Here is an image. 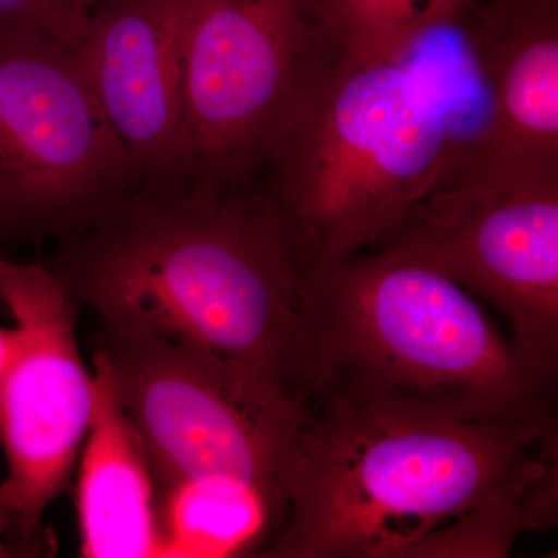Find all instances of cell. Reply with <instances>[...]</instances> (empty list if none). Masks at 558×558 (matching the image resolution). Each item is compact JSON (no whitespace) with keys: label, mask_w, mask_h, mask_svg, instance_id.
<instances>
[{"label":"cell","mask_w":558,"mask_h":558,"mask_svg":"<svg viewBox=\"0 0 558 558\" xmlns=\"http://www.w3.org/2000/svg\"><path fill=\"white\" fill-rule=\"evenodd\" d=\"M0 306L20 343L0 387V483L33 556L43 550V519L75 469L94 410V376L76 341V304L40 263L0 255Z\"/></svg>","instance_id":"9c48e42d"},{"label":"cell","mask_w":558,"mask_h":558,"mask_svg":"<svg viewBox=\"0 0 558 558\" xmlns=\"http://www.w3.org/2000/svg\"><path fill=\"white\" fill-rule=\"evenodd\" d=\"M469 16L461 31L488 113L465 148L502 165L558 167V0H488Z\"/></svg>","instance_id":"8fae6325"},{"label":"cell","mask_w":558,"mask_h":558,"mask_svg":"<svg viewBox=\"0 0 558 558\" xmlns=\"http://www.w3.org/2000/svg\"><path fill=\"white\" fill-rule=\"evenodd\" d=\"M160 557H259L284 526L282 495L242 481L202 476L159 492Z\"/></svg>","instance_id":"4fadbf2b"},{"label":"cell","mask_w":558,"mask_h":558,"mask_svg":"<svg viewBox=\"0 0 558 558\" xmlns=\"http://www.w3.org/2000/svg\"><path fill=\"white\" fill-rule=\"evenodd\" d=\"M94 351L108 363L159 492L220 476L284 497L282 469L303 407L278 381L134 326L101 325Z\"/></svg>","instance_id":"52a82bcc"},{"label":"cell","mask_w":558,"mask_h":558,"mask_svg":"<svg viewBox=\"0 0 558 558\" xmlns=\"http://www.w3.org/2000/svg\"><path fill=\"white\" fill-rule=\"evenodd\" d=\"M469 0H310L340 57L360 64L405 61L461 16Z\"/></svg>","instance_id":"5bb4252c"},{"label":"cell","mask_w":558,"mask_h":558,"mask_svg":"<svg viewBox=\"0 0 558 558\" xmlns=\"http://www.w3.org/2000/svg\"><path fill=\"white\" fill-rule=\"evenodd\" d=\"M557 417L369 400L303 407L260 558L508 557L557 519Z\"/></svg>","instance_id":"6da1fadb"},{"label":"cell","mask_w":558,"mask_h":558,"mask_svg":"<svg viewBox=\"0 0 558 558\" xmlns=\"http://www.w3.org/2000/svg\"><path fill=\"white\" fill-rule=\"evenodd\" d=\"M462 142L421 70L340 57L259 182L303 266L347 258L398 226Z\"/></svg>","instance_id":"277c9868"},{"label":"cell","mask_w":558,"mask_h":558,"mask_svg":"<svg viewBox=\"0 0 558 558\" xmlns=\"http://www.w3.org/2000/svg\"><path fill=\"white\" fill-rule=\"evenodd\" d=\"M43 263L101 325L185 341L293 398L304 266L259 180L134 186Z\"/></svg>","instance_id":"7a4b0ae2"},{"label":"cell","mask_w":558,"mask_h":558,"mask_svg":"<svg viewBox=\"0 0 558 558\" xmlns=\"http://www.w3.org/2000/svg\"><path fill=\"white\" fill-rule=\"evenodd\" d=\"M94 410L81 450V557H160L159 488L108 363L94 351Z\"/></svg>","instance_id":"7c38bea8"},{"label":"cell","mask_w":558,"mask_h":558,"mask_svg":"<svg viewBox=\"0 0 558 558\" xmlns=\"http://www.w3.org/2000/svg\"><path fill=\"white\" fill-rule=\"evenodd\" d=\"M186 0H105L75 47L130 159L134 186L175 180Z\"/></svg>","instance_id":"30bf717a"},{"label":"cell","mask_w":558,"mask_h":558,"mask_svg":"<svg viewBox=\"0 0 558 558\" xmlns=\"http://www.w3.org/2000/svg\"><path fill=\"white\" fill-rule=\"evenodd\" d=\"M32 556L17 535L16 517L0 488V558Z\"/></svg>","instance_id":"2e32d148"},{"label":"cell","mask_w":558,"mask_h":558,"mask_svg":"<svg viewBox=\"0 0 558 558\" xmlns=\"http://www.w3.org/2000/svg\"><path fill=\"white\" fill-rule=\"evenodd\" d=\"M301 407L369 400L468 416L550 411L468 290L424 264L369 250L304 264L292 381Z\"/></svg>","instance_id":"3957f363"},{"label":"cell","mask_w":558,"mask_h":558,"mask_svg":"<svg viewBox=\"0 0 558 558\" xmlns=\"http://www.w3.org/2000/svg\"><path fill=\"white\" fill-rule=\"evenodd\" d=\"M371 250L439 271L508 319L545 387L558 373V167L483 159L462 142L439 182Z\"/></svg>","instance_id":"8992f818"},{"label":"cell","mask_w":558,"mask_h":558,"mask_svg":"<svg viewBox=\"0 0 558 558\" xmlns=\"http://www.w3.org/2000/svg\"><path fill=\"white\" fill-rule=\"evenodd\" d=\"M87 22L89 11L75 0H0V28L43 33L73 49L83 39Z\"/></svg>","instance_id":"9a60e30c"},{"label":"cell","mask_w":558,"mask_h":558,"mask_svg":"<svg viewBox=\"0 0 558 558\" xmlns=\"http://www.w3.org/2000/svg\"><path fill=\"white\" fill-rule=\"evenodd\" d=\"M339 60L310 0H186L174 182L259 180Z\"/></svg>","instance_id":"5b68a950"},{"label":"cell","mask_w":558,"mask_h":558,"mask_svg":"<svg viewBox=\"0 0 558 558\" xmlns=\"http://www.w3.org/2000/svg\"><path fill=\"white\" fill-rule=\"evenodd\" d=\"M17 343H20V333H17L16 326L13 328L0 326V387H2L14 355H16Z\"/></svg>","instance_id":"e0dca14e"},{"label":"cell","mask_w":558,"mask_h":558,"mask_svg":"<svg viewBox=\"0 0 558 558\" xmlns=\"http://www.w3.org/2000/svg\"><path fill=\"white\" fill-rule=\"evenodd\" d=\"M105 2V0H75L76 5H80L81 9L89 11L97 7L98 3Z\"/></svg>","instance_id":"ac0fdd59"},{"label":"cell","mask_w":558,"mask_h":558,"mask_svg":"<svg viewBox=\"0 0 558 558\" xmlns=\"http://www.w3.org/2000/svg\"><path fill=\"white\" fill-rule=\"evenodd\" d=\"M134 185L75 49L0 28V241L78 233Z\"/></svg>","instance_id":"ba28073f"}]
</instances>
